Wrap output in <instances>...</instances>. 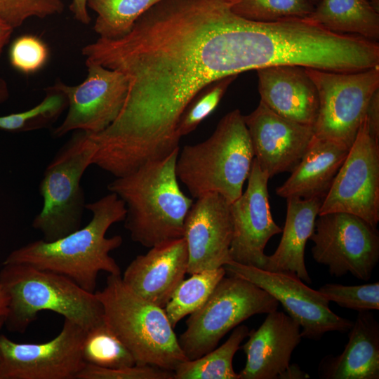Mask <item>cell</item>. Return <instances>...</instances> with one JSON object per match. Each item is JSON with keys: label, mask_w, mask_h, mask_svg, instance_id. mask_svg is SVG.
Masks as SVG:
<instances>
[{"label": "cell", "mask_w": 379, "mask_h": 379, "mask_svg": "<svg viewBox=\"0 0 379 379\" xmlns=\"http://www.w3.org/2000/svg\"><path fill=\"white\" fill-rule=\"evenodd\" d=\"M256 72L260 102L286 119L314 127L319 96L305 67L281 65Z\"/></svg>", "instance_id": "obj_20"}, {"label": "cell", "mask_w": 379, "mask_h": 379, "mask_svg": "<svg viewBox=\"0 0 379 379\" xmlns=\"http://www.w3.org/2000/svg\"><path fill=\"white\" fill-rule=\"evenodd\" d=\"M244 118L254 159L270 178L279 173L291 172L314 136L313 126L286 119L260 101Z\"/></svg>", "instance_id": "obj_17"}, {"label": "cell", "mask_w": 379, "mask_h": 379, "mask_svg": "<svg viewBox=\"0 0 379 379\" xmlns=\"http://www.w3.org/2000/svg\"><path fill=\"white\" fill-rule=\"evenodd\" d=\"M278 306L272 295L255 284L224 276L205 303L190 314L186 329L178 338L181 350L187 360L196 359L215 349L244 321L275 311Z\"/></svg>", "instance_id": "obj_8"}, {"label": "cell", "mask_w": 379, "mask_h": 379, "mask_svg": "<svg viewBox=\"0 0 379 379\" xmlns=\"http://www.w3.org/2000/svg\"><path fill=\"white\" fill-rule=\"evenodd\" d=\"M0 285L9 298L5 325L23 333L41 311L62 315L88 331L104 321L102 305L95 293L71 279L24 263L2 264Z\"/></svg>", "instance_id": "obj_4"}, {"label": "cell", "mask_w": 379, "mask_h": 379, "mask_svg": "<svg viewBox=\"0 0 379 379\" xmlns=\"http://www.w3.org/2000/svg\"><path fill=\"white\" fill-rule=\"evenodd\" d=\"M13 29L0 18V59L5 46L9 41Z\"/></svg>", "instance_id": "obj_39"}, {"label": "cell", "mask_w": 379, "mask_h": 379, "mask_svg": "<svg viewBox=\"0 0 379 379\" xmlns=\"http://www.w3.org/2000/svg\"><path fill=\"white\" fill-rule=\"evenodd\" d=\"M6 315L0 314V331L5 325Z\"/></svg>", "instance_id": "obj_42"}, {"label": "cell", "mask_w": 379, "mask_h": 379, "mask_svg": "<svg viewBox=\"0 0 379 379\" xmlns=\"http://www.w3.org/2000/svg\"><path fill=\"white\" fill-rule=\"evenodd\" d=\"M179 152L147 162L107 185L125 204L124 227L131 239L145 247L183 237L194 201L179 185L175 170Z\"/></svg>", "instance_id": "obj_3"}, {"label": "cell", "mask_w": 379, "mask_h": 379, "mask_svg": "<svg viewBox=\"0 0 379 379\" xmlns=\"http://www.w3.org/2000/svg\"><path fill=\"white\" fill-rule=\"evenodd\" d=\"M87 75L79 84L57 81L51 86L67 100V114L53 131L54 138L84 131L98 133L111 125L126 100L129 81L122 72L86 61Z\"/></svg>", "instance_id": "obj_14"}, {"label": "cell", "mask_w": 379, "mask_h": 379, "mask_svg": "<svg viewBox=\"0 0 379 379\" xmlns=\"http://www.w3.org/2000/svg\"><path fill=\"white\" fill-rule=\"evenodd\" d=\"M314 7L312 0H235L232 10L249 20L276 22L306 18Z\"/></svg>", "instance_id": "obj_30"}, {"label": "cell", "mask_w": 379, "mask_h": 379, "mask_svg": "<svg viewBox=\"0 0 379 379\" xmlns=\"http://www.w3.org/2000/svg\"><path fill=\"white\" fill-rule=\"evenodd\" d=\"M314 4H315L319 0H312Z\"/></svg>", "instance_id": "obj_44"}, {"label": "cell", "mask_w": 379, "mask_h": 379, "mask_svg": "<svg viewBox=\"0 0 379 379\" xmlns=\"http://www.w3.org/2000/svg\"><path fill=\"white\" fill-rule=\"evenodd\" d=\"M97 151L92 133L73 131L46 166L39 185L43 198L32 227L52 241L81 227L86 208L81 180Z\"/></svg>", "instance_id": "obj_7"}, {"label": "cell", "mask_w": 379, "mask_h": 379, "mask_svg": "<svg viewBox=\"0 0 379 379\" xmlns=\"http://www.w3.org/2000/svg\"><path fill=\"white\" fill-rule=\"evenodd\" d=\"M238 75L216 80L204 88L190 102L178 124L180 138L194 131L218 107L230 85Z\"/></svg>", "instance_id": "obj_31"}, {"label": "cell", "mask_w": 379, "mask_h": 379, "mask_svg": "<svg viewBox=\"0 0 379 379\" xmlns=\"http://www.w3.org/2000/svg\"><path fill=\"white\" fill-rule=\"evenodd\" d=\"M9 90L6 81L0 78V104L4 102L8 99Z\"/></svg>", "instance_id": "obj_41"}, {"label": "cell", "mask_w": 379, "mask_h": 379, "mask_svg": "<svg viewBox=\"0 0 379 379\" xmlns=\"http://www.w3.org/2000/svg\"><path fill=\"white\" fill-rule=\"evenodd\" d=\"M86 331L64 319L60 332L41 343H17L0 334V379H77L86 362Z\"/></svg>", "instance_id": "obj_13"}, {"label": "cell", "mask_w": 379, "mask_h": 379, "mask_svg": "<svg viewBox=\"0 0 379 379\" xmlns=\"http://www.w3.org/2000/svg\"><path fill=\"white\" fill-rule=\"evenodd\" d=\"M253 159L244 115L235 109L220 119L208 138L183 147L176 174L193 198L215 192L231 204L241 195Z\"/></svg>", "instance_id": "obj_5"}, {"label": "cell", "mask_w": 379, "mask_h": 379, "mask_svg": "<svg viewBox=\"0 0 379 379\" xmlns=\"http://www.w3.org/2000/svg\"><path fill=\"white\" fill-rule=\"evenodd\" d=\"M44 91V98L33 107L0 116V130L27 132L51 126L67 108V100L60 91L51 86Z\"/></svg>", "instance_id": "obj_29"}, {"label": "cell", "mask_w": 379, "mask_h": 379, "mask_svg": "<svg viewBox=\"0 0 379 379\" xmlns=\"http://www.w3.org/2000/svg\"><path fill=\"white\" fill-rule=\"evenodd\" d=\"M375 8L378 9L379 0H369Z\"/></svg>", "instance_id": "obj_43"}, {"label": "cell", "mask_w": 379, "mask_h": 379, "mask_svg": "<svg viewBox=\"0 0 379 379\" xmlns=\"http://www.w3.org/2000/svg\"><path fill=\"white\" fill-rule=\"evenodd\" d=\"M242 348L246 361L239 379H278L301 341L300 325L287 314L273 311L260 327L249 331Z\"/></svg>", "instance_id": "obj_19"}, {"label": "cell", "mask_w": 379, "mask_h": 379, "mask_svg": "<svg viewBox=\"0 0 379 379\" xmlns=\"http://www.w3.org/2000/svg\"><path fill=\"white\" fill-rule=\"evenodd\" d=\"M173 291L164 307L167 318L175 328L185 317L200 308L207 300L220 279L226 275L223 267L190 274Z\"/></svg>", "instance_id": "obj_27"}, {"label": "cell", "mask_w": 379, "mask_h": 379, "mask_svg": "<svg viewBox=\"0 0 379 379\" xmlns=\"http://www.w3.org/2000/svg\"><path fill=\"white\" fill-rule=\"evenodd\" d=\"M340 307L359 311L379 310V282L356 286L326 284L318 290Z\"/></svg>", "instance_id": "obj_32"}, {"label": "cell", "mask_w": 379, "mask_h": 379, "mask_svg": "<svg viewBox=\"0 0 379 379\" xmlns=\"http://www.w3.org/2000/svg\"><path fill=\"white\" fill-rule=\"evenodd\" d=\"M309 378L310 375L302 371L298 364H293L288 365L278 379H305Z\"/></svg>", "instance_id": "obj_38"}, {"label": "cell", "mask_w": 379, "mask_h": 379, "mask_svg": "<svg viewBox=\"0 0 379 379\" xmlns=\"http://www.w3.org/2000/svg\"><path fill=\"white\" fill-rule=\"evenodd\" d=\"M349 149L340 143L314 135L289 178L277 188V194L285 199L324 200Z\"/></svg>", "instance_id": "obj_22"}, {"label": "cell", "mask_w": 379, "mask_h": 379, "mask_svg": "<svg viewBox=\"0 0 379 379\" xmlns=\"http://www.w3.org/2000/svg\"><path fill=\"white\" fill-rule=\"evenodd\" d=\"M226 274L244 279L272 295L300 326L302 338L318 340L328 332H348L353 321L334 313L330 301L295 274L272 272L230 261Z\"/></svg>", "instance_id": "obj_11"}, {"label": "cell", "mask_w": 379, "mask_h": 379, "mask_svg": "<svg viewBox=\"0 0 379 379\" xmlns=\"http://www.w3.org/2000/svg\"><path fill=\"white\" fill-rule=\"evenodd\" d=\"M69 9L75 20L84 25H88L91 20L88 11L87 0H72Z\"/></svg>", "instance_id": "obj_37"}, {"label": "cell", "mask_w": 379, "mask_h": 379, "mask_svg": "<svg viewBox=\"0 0 379 379\" xmlns=\"http://www.w3.org/2000/svg\"><path fill=\"white\" fill-rule=\"evenodd\" d=\"M196 199L185 218L182 237L187 244L190 274L217 269L232 260L230 203L215 192Z\"/></svg>", "instance_id": "obj_16"}, {"label": "cell", "mask_w": 379, "mask_h": 379, "mask_svg": "<svg viewBox=\"0 0 379 379\" xmlns=\"http://www.w3.org/2000/svg\"><path fill=\"white\" fill-rule=\"evenodd\" d=\"M161 0H87L97 17L93 29L105 39H118L132 30L136 21Z\"/></svg>", "instance_id": "obj_26"}, {"label": "cell", "mask_w": 379, "mask_h": 379, "mask_svg": "<svg viewBox=\"0 0 379 379\" xmlns=\"http://www.w3.org/2000/svg\"><path fill=\"white\" fill-rule=\"evenodd\" d=\"M64 8L62 0H0V18L14 29L30 18L58 15Z\"/></svg>", "instance_id": "obj_33"}, {"label": "cell", "mask_w": 379, "mask_h": 379, "mask_svg": "<svg viewBox=\"0 0 379 379\" xmlns=\"http://www.w3.org/2000/svg\"><path fill=\"white\" fill-rule=\"evenodd\" d=\"M248 333L246 326L239 324L220 347L196 359L180 363L173 371V379H239L232 361Z\"/></svg>", "instance_id": "obj_25"}, {"label": "cell", "mask_w": 379, "mask_h": 379, "mask_svg": "<svg viewBox=\"0 0 379 379\" xmlns=\"http://www.w3.org/2000/svg\"><path fill=\"white\" fill-rule=\"evenodd\" d=\"M366 117L371 135L379 142V90L375 92L368 104Z\"/></svg>", "instance_id": "obj_36"}, {"label": "cell", "mask_w": 379, "mask_h": 379, "mask_svg": "<svg viewBox=\"0 0 379 379\" xmlns=\"http://www.w3.org/2000/svg\"><path fill=\"white\" fill-rule=\"evenodd\" d=\"M77 379H173V371L149 365L111 368L86 363Z\"/></svg>", "instance_id": "obj_35"}, {"label": "cell", "mask_w": 379, "mask_h": 379, "mask_svg": "<svg viewBox=\"0 0 379 379\" xmlns=\"http://www.w3.org/2000/svg\"><path fill=\"white\" fill-rule=\"evenodd\" d=\"M9 298L4 288L0 285V314L6 316Z\"/></svg>", "instance_id": "obj_40"}, {"label": "cell", "mask_w": 379, "mask_h": 379, "mask_svg": "<svg viewBox=\"0 0 379 379\" xmlns=\"http://www.w3.org/2000/svg\"><path fill=\"white\" fill-rule=\"evenodd\" d=\"M149 248L129 263L121 279L135 293L164 308L187 274V244L182 237Z\"/></svg>", "instance_id": "obj_18"}, {"label": "cell", "mask_w": 379, "mask_h": 379, "mask_svg": "<svg viewBox=\"0 0 379 379\" xmlns=\"http://www.w3.org/2000/svg\"><path fill=\"white\" fill-rule=\"evenodd\" d=\"M235 0H161L118 39L82 48L86 61L118 70L128 93L115 121L93 133L95 163L127 175L180 149L179 119L209 84L238 75L231 36Z\"/></svg>", "instance_id": "obj_1"}, {"label": "cell", "mask_w": 379, "mask_h": 379, "mask_svg": "<svg viewBox=\"0 0 379 379\" xmlns=\"http://www.w3.org/2000/svg\"><path fill=\"white\" fill-rule=\"evenodd\" d=\"M48 48L37 36L25 34L16 38L10 48L12 66L26 74L41 69L48 59Z\"/></svg>", "instance_id": "obj_34"}, {"label": "cell", "mask_w": 379, "mask_h": 379, "mask_svg": "<svg viewBox=\"0 0 379 379\" xmlns=\"http://www.w3.org/2000/svg\"><path fill=\"white\" fill-rule=\"evenodd\" d=\"M310 239L313 259L328 267L331 276L347 273L368 280L379 260V233L353 214L335 212L318 215Z\"/></svg>", "instance_id": "obj_10"}, {"label": "cell", "mask_w": 379, "mask_h": 379, "mask_svg": "<svg viewBox=\"0 0 379 379\" xmlns=\"http://www.w3.org/2000/svg\"><path fill=\"white\" fill-rule=\"evenodd\" d=\"M81 353L86 363L104 368L135 365L128 348L103 321L86 331Z\"/></svg>", "instance_id": "obj_28"}, {"label": "cell", "mask_w": 379, "mask_h": 379, "mask_svg": "<svg viewBox=\"0 0 379 379\" xmlns=\"http://www.w3.org/2000/svg\"><path fill=\"white\" fill-rule=\"evenodd\" d=\"M92 214L90 222L52 241L38 239L11 251L3 264L24 263L64 275L87 291L95 293L100 272L121 274L109 253L123 242L120 235L106 237L109 228L124 221L126 208L114 193L86 204Z\"/></svg>", "instance_id": "obj_2"}, {"label": "cell", "mask_w": 379, "mask_h": 379, "mask_svg": "<svg viewBox=\"0 0 379 379\" xmlns=\"http://www.w3.org/2000/svg\"><path fill=\"white\" fill-rule=\"evenodd\" d=\"M95 293L102 305L105 323L136 364L174 371L187 360L164 308L135 293L121 274H109L105 286Z\"/></svg>", "instance_id": "obj_6"}, {"label": "cell", "mask_w": 379, "mask_h": 379, "mask_svg": "<svg viewBox=\"0 0 379 379\" xmlns=\"http://www.w3.org/2000/svg\"><path fill=\"white\" fill-rule=\"evenodd\" d=\"M287 209L282 236L273 254L267 255L262 270L295 274L312 284L305 262V248L314 230L322 199L287 198Z\"/></svg>", "instance_id": "obj_23"}, {"label": "cell", "mask_w": 379, "mask_h": 379, "mask_svg": "<svg viewBox=\"0 0 379 379\" xmlns=\"http://www.w3.org/2000/svg\"><path fill=\"white\" fill-rule=\"evenodd\" d=\"M348 341L338 356H326L318 374L326 379L379 378V324L369 311H359Z\"/></svg>", "instance_id": "obj_21"}, {"label": "cell", "mask_w": 379, "mask_h": 379, "mask_svg": "<svg viewBox=\"0 0 379 379\" xmlns=\"http://www.w3.org/2000/svg\"><path fill=\"white\" fill-rule=\"evenodd\" d=\"M306 18L335 33L379 39L378 9L369 0H319Z\"/></svg>", "instance_id": "obj_24"}, {"label": "cell", "mask_w": 379, "mask_h": 379, "mask_svg": "<svg viewBox=\"0 0 379 379\" xmlns=\"http://www.w3.org/2000/svg\"><path fill=\"white\" fill-rule=\"evenodd\" d=\"M335 212L355 215L374 227L379 221V142L370 134L366 114L318 215Z\"/></svg>", "instance_id": "obj_12"}, {"label": "cell", "mask_w": 379, "mask_h": 379, "mask_svg": "<svg viewBox=\"0 0 379 379\" xmlns=\"http://www.w3.org/2000/svg\"><path fill=\"white\" fill-rule=\"evenodd\" d=\"M305 70L319 96L314 135L350 148L368 104L379 90V66L355 72H337L310 67Z\"/></svg>", "instance_id": "obj_9"}, {"label": "cell", "mask_w": 379, "mask_h": 379, "mask_svg": "<svg viewBox=\"0 0 379 379\" xmlns=\"http://www.w3.org/2000/svg\"><path fill=\"white\" fill-rule=\"evenodd\" d=\"M245 192L230 204L233 234L230 253L236 262L263 269L268 241L282 232L274 221L269 203V175L253 159Z\"/></svg>", "instance_id": "obj_15"}]
</instances>
